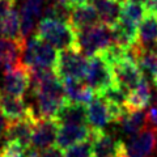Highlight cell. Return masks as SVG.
<instances>
[{"instance_id": "obj_1", "label": "cell", "mask_w": 157, "mask_h": 157, "mask_svg": "<svg viewBox=\"0 0 157 157\" xmlns=\"http://www.w3.org/2000/svg\"><path fill=\"white\" fill-rule=\"evenodd\" d=\"M59 51L50 43L38 38L36 34L28 38L24 46L21 64L32 70H52L55 68Z\"/></svg>"}, {"instance_id": "obj_2", "label": "cell", "mask_w": 157, "mask_h": 157, "mask_svg": "<svg viewBox=\"0 0 157 157\" xmlns=\"http://www.w3.org/2000/svg\"><path fill=\"white\" fill-rule=\"evenodd\" d=\"M36 36L50 43L58 51L76 48V33L67 21L43 17L37 25Z\"/></svg>"}, {"instance_id": "obj_3", "label": "cell", "mask_w": 157, "mask_h": 157, "mask_svg": "<svg viewBox=\"0 0 157 157\" xmlns=\"http://www.w3.org/2000/svg\"><path fill=\"white\" fill-rule=\"evenodd\" d=\"M76 33V50L86 58L100 55L114 45V37L110 26L98 24Z\"/></svg>"}, {"instance_id": "obj_4", "label": "cell", "mask_w": 157, "mask_h": 157, "mask_svg": "<svg viewBox=\"0 0 157 157\" xmlns=\"http://www.w3.org/2000/svg\"><path fill=\"white\" fill-rule=\"evenodd\" d=\"M85 84L96 93V96H105L107 92L117 88L113 67L102 54L88 58Z\"/></svg>"}, {"instance_id": "obj_5", "label": "cell", "mask_w": 157, "mask_h": 157, "mask_svg": "<svg viewBox=\"0 0 157 157\" xmlns=\"http://www.w3.org/2000/svg\"><path fill=\"white\" fill-rule=\"evenodd\" d=\"M88 68V58L76 48L59 51L58 60L54 72L60 81L72 78V80H85Z\"/></svg>"}, {"instance_id": "obj_6", "label": "cell", "mask_w": 157, "mask_h": 157, "mask_svg": "<svg viewBox=\"0 0 157 157\" xmlns=\"http://www.w3.org/2000/svg\"><path fill=\"white\" fill-rule=\"evenodd\" d=\"M111 67L113 72H114L117 86L126 93L135 89L144 78L139 64L130 54H127L124 58L119 59L114 64H111Z\"/></svg>"}, {"instance_id": "obj_7", "label": "cell", "mask_w": 157, "mask_h": 157, "mask_svg": "<svg viewBox=\"0 0 157 157\" xmlns=\"http://www.w3.org/2000/svg\"><path fill=\"white\" fill-rule=\"evenodd\" d=\"M30 88V72L21 63L9 71L3 72V88L0 92L8 96L24 98Z\"/></svg>"}, {"instance_id": "obj_8", "label": "cell", "mask_w": 157, "mask_h": 157, "mask_svg": "<svg viewBox=\"0 0 157 157\" xmlns=\"http://www.w3.org/2000/svg\"><path fill=\"white\" fill-rule=\"evenodd\" d=\"M90 144L92 157H121L126 152L123 141L104 131H93Z\"/></svg>"}, {"instance_id": "obj_9", "label": "cell", "mask_w": 157, "mask_h": 157, "mask_svg": "<svg viewBox=\"0 0 157 157\" xmlns=\"http://www.w3.org/2000/svg\"><path fill=\"white\" fill-rule=\"evenodd\" d=\"M157 148V130L144 128L126 144L127 157H151Z\"/></svg>"}, {"instance_id": "obj_10", "label": "cell", "mask_w": 157, "mask_h": 157, "mask_svg": "<svg viewBox=\"0 0 157 157\" xmlns=\"http://www.w3.org/2000/svg\"><path fill=\"white\" fill-rule=\"evenodd\" d=\"M0 114L7 122H16L34 117L32 105H28L24 98L8 96L0 92Z\"/></svg>"}, {"instance_id": "obj_11", "label": "cell", "mask_w": 157, "mask_h": 157, "mask_svg": "<svg viewBox=\"0 0 157 157\" xmlns=\"http://www.w3.org/2000/svg\"><path fill=\"white\" fill-rule=\"evenodd\" d=\"M45 0H22L18 14L21 22V36L25 41L38 25V20L45 11Z\"/></svg>"}, {"instance_id": "obj_12", "label": "cell", "mask_w": 157, "mask_h": 157, "mask_svg": "<svg viewBox=\"0 0 157 157\" xmlns=\"http://www.w3.org/2000/svg\"><path fill=\"white\" fill-rule=\"evenodd\" d=\"M38 118L34 115L26 119L8 122L6 134H4V141H17L21 145L30 148L32 147V136L34 131V124Z\"/></svg>"}, {"instance_id": "obj_13", "label": "cell", "mask_w": 157, "mask_h": 157, "mask_svg": "<svg viewBox=\"0 0 157 157\" xmlns=\"http://www.w3.org/2000/svg\"><path fill=\"white\" fill-rule=\"evenodd\" d=\"M59 124L55 121L38 119L34 124V131L32 136V148L42 151L56 144Z\"/></svg>"}, {"instance_id": "obj_14", "label": "cell", "mask_w": 157, "mask_h": 157, "mask_svg": "<svg viewBox=\"0 0 157 157\" xmlns=\"http://www.w3.org/2000/svg\"><path fill=\"white\" fill-rule=\"evenodd\" d=\"M93 131L89 126H59L56 144L60 149H68L71 147L89 141Z\"/></svg>"}, {"instance_id": "obj_15", "label": "cell", "mask_w": 157, "mask_h": 157, "mask_svg": "<svg viewBox=\"0 0 157 157\" xmlns=\"http://www.w3.org/2000/svg\"><path fill=\"white\" fill-rule=\"evenodd\" d=\"M67 22L70 24V26L75 32H80V30H84V29L101 24L100 17H98V13L96 11L94 6H93V3L73 7L70 12V17H68Z\"/></svg>"}, {"instance_id": "obj_16", "label": "cell", "mask_w": 157, "mask_h": 157, "mask_svg": "<svg viewBox=\"0 0 157 157\" xmlns=\"http://www.w3.org/2000/svg\"><path fill=\"white\" fill-rule=\"evenodd\" d=\"M55 122L59 126H88L86 105L67 101L59 111Z\"/></svg>"}, {"instance_id": "obj_17", "label": "cell", "mask_w": 157, "mask_h": 157, "mask_svg": "<svg viewBox=\"0 0 157 157\" xmlns=\"http://www.w3.org/2000/svg\"><path fill=\"white\" fill-rule=\"evenodd\" d=\"M145 8L143 3L135 2V0H123L122 3V11L119 21L122 25L128 26L135 30H139L141 21L145 17Z\"/></svg>"}, {"instance_id": "obj_18", "label": "cell", "mask_w": 157, "mask_h": 157, "mask_svg": "<svg viewBox=\"0 0 157 157\" xmlns=\"http://www.w3.org/2000/svg\"><path fill=\"white\" fill-rule=\"evenodd\" d=\"M62 84H63V88H64L67 100L71 102L88 105L96 97V93L81 80L67 78V80L62 81Z\"/></svg>"}, {"instance_id": "obj_19", "label": "cell", "mask_w": 157, "mask_h": 157, "mask_svg": "<svg viewBox=\"0 0 157 157\" xmlns=\"http://www.w3.org/2000/svg\"><path fill=\"white\" fill-rule=\"evenodd\" d=\"M151 86L149 82L145 80V77L141 80V82L137 85L135 89L127 93L124 107L128 113L132 111H143L151 102Z\"/></svg>"}, {"instance_id": "obj_20", "label": "cell", "mask_w": 157, "mask_h": 157, "mask_svg": "<svg viewBox=\"0 0 157 157\" xmlns=\"http://www.w3.org/2000/svg\"><path fill=\"white\" fill-rule=\"evenodd\" d=\"M123 0H94L93 6L100 17V22L107 26H114L119 21Z\"/></svg>"}, {"instance_id": "obj_21", "label": "cell", "mask_w": 157, "mask_h": 157, "mask_svg": "<svg viewBox=\"0 0 157 157\" xmlns=\"http://www.w3.org/2000/svg\"><path fill=\"white\" fill-rule=\"evenodd\" d=\"M130 55L136 60L141 71L148 72L152 78L157 77V51H153L152 48H143L141 46L136 45L128 52Z\"/></svg>"}, {"instance_id": "obj_22", "label": "cell", "mask_w": 157, "mask_h": 157, "mask_svg": "<svg viewBox=\"0 0 157 157\" xmlns=\"http://www.w3.org/2000/svg\"><path fill=\"white\" fill-rule=\"evenodd\" d=\"M157 43V17L153 14H145L137 30V45L143 48Z\"/></svg>"}, {"instance_id": "obj_23", "label": "cell", "mask_w": 157, "mask_h": 157, "mask_svg": "<svg viewBox=\"0 0 157 157\" xmlns=\"http://www.w3.org/2000/svg\"><path fill=\"white\" fill-rule=\"evenodd\" d=\"M0 32L3 38H8L12 41L25 43V39L21 36V22H20V14L14 9L8 16L0 22Z\"/></svg>"}, {"instance_id": "obj_24", "label": "cell", "mask_w": 157, "mask_h": 157, "mask_svg": "<svg viewBox=\"0 0 157 157\" xmlns=\"http://www.w3.org/2000/svg\"><path fill=\"white\" fill-rule=\"evenodd\" d=\"M145 123H147V114L144 111H132V113L127 111V114L121 121L122 130H123L126 135L131 137H134L135 135L143 131Z\"/></svg>"}, {"instance_id": "obj_25", "label": "cell", "mask_w": 157, "mask_h": 157, "mask_svg": "<svg viewBox=\"0 0 157 157\" xmlns=\"http://www.w3.org/2000/svg\"><path fill=\"white\" fill-rule=\"evenodd\" d=\"M26 147L21 145L17 141H4L0 148L2 157H26Z\"/></svg>"}, {"instance_id": "obj_26", "label": "cell", "mask_w": 157, "mask_h": 157, "mask_svg": "<svg viewBox=\"0 0 157 157\" xmlns=\"http://www.w3.org/2000/svg\"><path fill=\"white\" fill-rule=\"evenodd\" d=\"M64 157H92V144L89 141L76 144L71 148L66 149Z\"/></svg>"}, {"instance_id": "obj_27", "label": "cell", "mask_w": 157, "mask_h": 157, "mask_svg": "<svg viewBox=\"0 0 157 157\" xmlns=\"http://www.w3.org/2000/svg\"><path fill=\"white\" fill-rule=\"evenodd\" d=\"M16 0H0V22L12 11H14Z\"/></svg>"}, {"instance_id": "obj_28", "label": "cell", "mask_w": 157, "mask_h": 157, "mask_svg": "<svg viewBox=\"0 0 157 157\" xmlns=\"http://www.w3.org/2000/svg\"><path fill=\"white\" fill-rule=\"evenodd\" d=\"M39 157H64V153L58 145H52L50 148L39 151Z\"/></svg>"}, {"instance_id": "obj_29", "label": "cell", "mask_w": 157, "mask_h": 157, "mask_svg": "<svg viewBox=\"0 0 157 157\" xmlns=\"http://www.w3.org/2000/svg\"><path fill=\"white\" fill-rule=\"evenodd\" d=\"M147 123L152 126V128L157 130V104L152 105L147 113Z\"/></svg>"}, {"instance_id": "obj_30", "label": "cell", "mask_w": 157, "mask_h": 157, "mask_svg": "<svg viewBox=\"0 0 157 157\" xmlns=\"http://www.w3.org/2000/svg\"><path fill=\"white\" fill-rule=\"evenodd\" d=\"M147 14H153L157 17V0H145L143 3Z\"/></svg>"}, {"instance_id": "obj_31", "label": "cell", "mask_w": 157, "mask_h": 157, "mask_svg": "<svg viewBox=\"0 0 157 157\" xmlns=\"http://www.w3.org/2000/svg\"><path fill=\"white\" fill-rule=\"evenodd\" d=\"M7 123H8V122H7V121L2 117V114H0V141H2V140L4 139V134H6Z\"/></svg>"}, {"instance_id": "obj_32", "label": "cell", "mask_w": 157, "mask_h": 157, "mask_svg": "<svg viewBox=\"0 0 157 157\" xmlns=\"http://www.w3.org/2000/svg\"><path fill=\"white\" fill-rule=\"evenodd\" d=\"M153 84H155V88H156V90H157V77L153 78Z\"/></svg>"}, {"instance_id": "obj_33", "label": "cell", "mask_w": 157, "mask_h": 157, "mask_svg": "<svg viewBox=\"0 0 157 157\" xmlns=\"http://www.w3.org/2000/svg\"><path fill=\"white\" fill-rule=\"evenodd\" d=\"M135 2H139V3H144L145 0H135Z\"/></svg>"}, {"instance_id": "obj_34", "label": "cell", "mask_w": 157, "mask_h": 157, "mask_svg": "<svg viewBox=\"0 0 157 157\" xmlns=\"http://www.w3.org/2000/svg\"><path fill=\"white\" fill-rule=\"evenodd\" d=\"M0 37H2V32H0Z\"/></svg>"}, {"instance_id": "obj_35", "label": "cell", "mask_w": 157, "mask_h": 157, "mask_svg": "<svg viewBox=\"0 0 157 157\" xmlns=\"http://www.w3.org/2000/svg\"><path fill=\"white\" fill-rule=\"evenodd\" d=\"M0 157H2V156H0Z\"/></svg>"}]
</instances>
